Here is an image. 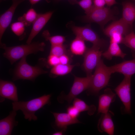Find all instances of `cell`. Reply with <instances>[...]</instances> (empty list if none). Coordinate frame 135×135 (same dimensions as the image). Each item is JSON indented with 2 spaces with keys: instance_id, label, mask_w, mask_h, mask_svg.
<instances>
[{
  "instance_id": "cell-4",
  "label": "cell",
  "mask_w": 135,
  "mask_h": 135,
  "mask_svg": "<svg viewBox=\"0 0 135 135\" xmlns=\"http://www.w3.org/2000/svg\"><path fill=\"white\" fill-rule=\"evenodd\" d=\"M116 11L110 7L96 8L94 6L82 19L85 22L90 23L94 22L99 24L102 29L104 26L111 20L116 19Z\"/></svg>"
},
{
  "instance_id": "cell-9",
  "label": "cell",
  "mask_w": 135,
  "mask_h": 135,
  "mask_svg": "<svg viewBox=\"0 0 135 135\" xmlns=\"http://www.w3.org/2000/svg\"><path fill=\"white\" fill-rule=\"evenodd\" d=\"M92 74L87 76L83 78L79 77L74 75V80L69 93L67 95L62 96V99L67 101L70 104L79 94L84 90H88L90 84Z\"/></svg>"
},
{
  "instance_id": "cell-16",
  "label": "cell",
  "mask_w": 135,
  "mask_h": 135,
  "mask_svg": "<svg viewBox=\"0 0 135 135\" xmlns=\"http://www.w3.org/2000/svg\"><path fill=\"white\" fill-rule=\"evenodd\" d=\"M116 97V94L110 89H105L104 93L99 97L98 114L107 112L110 104L114 102Z\"/></svg>"
},
{
  "instance_id": "cell-22",
  "label": "cell",
  "mask_w": 135,
  "mask_h": 135,
  "mask_svg": "<svg viewBox=\"0 0 135 135\" xmlns=\"http://www.w3.org/2000/svg\"><path fill=\"white\" fill-rule=\"evenodd\" d=\"M78 65V64L71 65L70 64H60L52 67L50 70V73L55 77L65 75L70 72L73 68Z\"/></svg>"
},
{
  "instance_id": "cell-7",
  "label": "cell",
  "mask_w": 135,
  "mask_h": 135,
  "mask_svg": "<svg viewBox=\"0 0 135 135\" xmlns=\"http://www.w3.org/2000/svg\"><path fill=\"white\" fill-rule=\"evenodd\" d=\"M131 77L124 76L121 83L114 90L124 106L121 110L124 114H131V110L130 84Z\"/></svg>"
},
{
  "instance_id": "cell-17",
  "label": "cell",
  "mask_w": 135,
  "mask_h": 135,
  "mask_svg": "<svg viewBox=\"0 0 135 135\" xmlns=\"http://www.w3.org/2000/svg\"><path fill=\"white\" fill-rule=\"evenodd\" d=\"M16 111L13 110L6 117L0 120V135H10L14 128L18 124L16 121Z\"/></svg>"
},
{
  "instance_id": "cell-3",
  "label": "cell",
  "mask_w": 135,
  "mask_h": 135,
  "mask_svg": "<svg viewBox=\"0 0 135 135\" xmlns=\"http://www.w3.org/2000/svg\"><path fill=\"white\" fill-rule=\"evenodd\" d=\"M112 74L109 67L101 59L92 74L90 86L88 90V94L98 95L100 91L108 84Z\"/></svg>"
},
{
  "instance_id": "cell-18",
  "label": "cell",
  "mask_w": 135,
  "mask_h": 135,
  "mask_svg": "<svg viewBox=\"0 0 135 135\" xmlns=\"http://www.w3.org/2000/svg\"><path fill=\"white\" fill-rule=\"evenodd\" d=\"M52 113L55 118V126L58 128L67 129L68 125L81 122L77 118L72 117L67 113Z\"/></svg>"
},
{
  "instance_id": "cell-24",
  "label": "cell",
  "mask_w": 135,
  "mask_h": 135,
  "mask_svg": "<svg viewBox=\"0 0 135 135\" xmlns=\"http://www.w3.org/2000/svg\"><path fill=\"white\" fill-rule=\"evenodd\" d=\"M38 14L34 8H30L22 16L19 17L18 20L22 22L25 26H28L33 24Z\"/></svg>"
},
{
  "instance_id": "cell-37",
  "label": "cell",
  "mask_w": 135,
  "mask_h": 135,
  "mask_svg": "<svg viewBox=\"0 0 135 135\" xmlns=\"http://www.w3.org/2000/svg\"></svg>"
},
{
  "instance_id": "cell-35",
  "label": "cell",
  "mask_w": 135,
  "mask_h": 135,
  "mask_svg": "<svg viewBox=\"0 0 135 135\" xmlns=\"http://www.w3.org/2000/svg\"><path fill=\"white\" fill-rule=\"evenodd\" d=\"M66 129H62V130L60 131L56 132L53 134H52L53 135H62L63 134L64 132L66 130Z\"/></svg>"
},
{
  "instance_id": "cell-19",
  "label": "cell",
  "mask_w": 135,
  "mask_h": 135,
  "mask_svg": "<svg viewBox=\"0 0 135 135\" xmlns=\"http://www.w3.org/2000/svg\"><path fill=\"white\" fill-rule=\"evenodd\" d=\"M122 18L126 22L132 26L135 20V5L129 2L122 4Z\"/></svg>"
},
{
  "instance_id": "cell-28",
  "label": "cell",
  "mask_w": 135,
  "mask_h": 135,
  "mask_svg": "<svg viewBox=\"0 0 135 135\" xmlns=\"http://www.w3.org/2000/svg\"><path fill=\"white\" fill-rule=\"evenodd\" d=\"M70 2L72 4H77L79 5L84 11L86 14L92 8V0H81L78 1L76 0H69Z\"/></svg>"
},
{
  "instance_id": "cell-1",
  "label": "cell",
  "mask_w": 135,
  "mask_h": 135,
  "mask_svg": "<svg viewBox=\"0 0 135 135\" xmlns=\"http://www.w3.org/2000/svg\"><path fill=\"white\" fill-rule=\"evenodd\" d=\"M45 46L44 42H39L11 47L7 46L2 43L0 44V47L4 50V56L9 61L11 64L29 54L43 51Z\"/></svg>"
},
{
  "instance_id": "cell-15",
  "label": "cell",
  "mask_w": 135,
  "mask_h": 135,
  "mask_svg": "<svg viewBox=\"0 0 135 135\" xmlns=\"http://www.w3.org/2000/svg\"><path fill=\"white\" fill-rule=\"evenodd\" d=\"M114 116V113L110 110L106 113L102 114L98 125L100 132H105L109 135L114 134V126L112 118Z\"/></svg>"
},
{
  "instance_id": "cell-12",
  "label": "cell",
  "mask_w": 135,
  "mask_h": 135,
  "mask_svg": "<svg viewBox=\"0 0 135 135\" xmlns=\"http://www.w3.org/2000/svg\"><path fill=\"white\" fill-rule=\"evenodd\" d=\"M54 12L48 11L43 14H39L36 19L32 24L30 33L27 40V44L32 42L34 38L45 26L51 17Z\"/></svg>"
},
{
  "instance_id": "cell-8",
  "label": "cell",
  "mask_w": 135,
  "mask_h": 135,
  "mask_svg": "<svg viewBox=\"0 0 135 135\" xmlns=\"http://www.w3.org/2000/svg\"><path fill=\"white\" fill-rule=\"evenodd\" d=\"M99 47L93 45L90 48H88L84 54V61L82 68L87 76L92 75L93 70L95 68L101 60L102 51Z\"/></svg>"
},
{
  "instance_id": "cell-30",
  "label": "cell",
  "mask_w": 135,
  "mask_h": 135,
  "mask_svg": "<svg viewBox=\"0 0 135 135\" xmlns=\"http://www.w3.org/2000/svg\"><path fill=\"white\" fill-rule=\"evenodd\" d=\"M47 63L50 66L53 67L60 64L59 58L57 56L50 54L47 60Z\"/></svg>"
},
{
  "instance_id": "cell-29",
  "label": "cell",
  "mask_w": 135,
  "mask_h": 135,
  "mask_svg": "<svg viewBox=\"0 0 135 135\" xmlns=\"http://www.w3.org/2000/svg\"><path fill=\"white\" fill-rule=\"evenodd\" d=\"M25 27L22 22L18 21L12 24L10 28L12 31L16 36H21L24 32Z\"/></svg>"
},
{
  "instance_id": "cell-20",
  "label": "cell",
  "mask_w": 135,
  "mask_h": 135,
  "mask_svg": "<svg viewBox=\"0 0 135 135\" xmlns=\"http://www.w3.org/2000/svg\"><path fill=\"white\" fill-rule=\"evenodd\" d=\"M126 54L123 52L118 44L110 41V44L108 50L102 53V56L106 59L111 60L114 56L124 58Z\"/></svg>"
},
{
  "instance_id": "cell-23",
  "label": "cell",
  "mask_w": 135,
  "mask_h": 135,
  "mask_svg": "<svg viewBox=\"0 0 135 135\" xmlns=\"http://www.w3.org/2000/svg\"><path fill=\"white\" fill-rule=\"evenodd\" d=\"M73 105L75 106L80 112L87 111L90 116L93 115L96 110V107L94 105H88L84 101L77 98L74 99Z\"/></svg>"
},
{
  "instance_id": "cell-27",
  "label": "cell",
  "mask_w": 135,
  "mask_h": 135,
  "mask_svg": "<svg viewBox=\"0 0 135 135\" xmlns=\"http://www.w3.org/2000/svg\"><path fill=\"white\" fill-rule=\"evenodd\" d=\"M122 44L135 52V33L133 30L124 37Z\"/></svg>"
},
{
  "instance_id": "cell-33",
  "label": "cell",
  "mask_w": 135,
  "mask_h": 135,
  "mask_svg": "<svg viewBox=\"0 0 135 135\" xmlns=\"http://www.w3.org/2000/svg\"><path fill=\"white\" fill-rule=\"evenodd\" d=\"M93 1L94 6L96 8L104 7L106 4L104 0H93Z\"/></svg>"
},
{
  "instance_id": "cell-5",
  "label": "cell",
  "mask_w": 135,
  "mask_h": 135,
  "mask_svg": "<svg viewBox=\"0 0 135 135\" xmlns=\"http://www.w3.org/2000/svg\"><path fill=\"white\" fill-rule=\"evenodd\" d=\"M26 58H22L17 64L14 73V80L23 79L33 81L39 76L48 72L40 66H33L28 64L26 62Z\"/></svg>"
},
{
  "instance_id": "cell-32",
  "label": "cell",
  "mask_w": 135,
  "mask_h": 135,
  "mask_svg": "<svg viewBox=\"0 0 135 135\" xmlns=\"http://www.w3.org/2000/svg\"><path fill=\"white\" fill-rule=\"evenodd\" d=\"M60 64H69L70 58L67 54L63 55L59 57Z\"/></svg>"
},
{
  "instance_id": "cell-26",
  "label": "cell",
  "mask_w": 135,
  "mask_h": 135,
  "mask_svg": "<svg viewBox=\"0 0 135 135\" xmlns=\"http://www.w3.org/2000/svg\"><path fill=\"white\" fill-rule=\"evenodd\" d=\"M67 46L63 44L57 45H51L50 54L54 55L59 57L67 54Z\"/></svg>"
},
{
  "instance_id": "cell-11",
  "label": "cell",
  "mask_w": 135,
  "mask_h": 135,
  "mask_svg": "<svg viewBox=\"0 0 135 135\" xmlns=\"http://www.w3.org/2000/svg\"><path fill=\"white\" fill-rule=\"evenodd\" d=\"M25 0H12L10 7L0 16V44L2 36L10 24L15 11L18 6Z\"/></svg>"
},
{
  "instance_id": "cell-21",
  "label": "cell",
  "mask_w": 135,
  "mask_h": 135,
  "mask_svg": "<svg viewBox=\"0 0 135 135\" xmlns=\"http://www.w3.org/2000/svg\"><path fill=\"white\" fill-rule=\"evenodd\" d=\"M84 41L81 38L76 36L70 45L71 53L76 55H81L84 54L87 48Z\"/></svg>"
},
{
  "instance_id": "cell-34",
  "label": "cell",
  "mask_w": 135,
  "mask_h": 135,
  "mask_svg": "<svg viewBox=\"0 0 135 135\" xmlns=\"http://www.w3.org/2000/svg\"><path fill=\"white\" fill-rule=\"evenodd\" d=\"M106 4L109 7H110L117 3L116 0H104Z\"/></svg>"
},
{
  "instance_id": "cell-13",
  "label": "cell",
  "mask_w": 135,
  "mask_h": 135,
  "mask_svg": "<svg viewBox=\"0 0 135 135\" xmlns=\"http://www.w3.org/2000/svg\"><path fill=\"white\" fill-rule=\"evenodd\" d=\"M109 68L112 74L118 72L124 76L131 77L135 74V58L123 61Z\"/></svg>"
},
{
  "instance_id": "cell-10",
  "label": "cell",
  "mask_w": 135,
  "mask_h": 135,
  "mask_svg": "<svg viewBox=\"0 0 135 135\" xmlns=\"http://www.w3.org/2000/svg\"><path fill=\"white\" fill-rule=\"evenodd\" d=\"M103 30L104 34L110 38L114 34L124 36L133 30L132 26L127 23L122 18L113 22Z\"/></svg>"
},
{
  "instance_id": "cell-6",
  "label": "cell",
  "mask_w": 135,
  "mask_h": 135,
  "mask_svg": "<svg viewBox=\"0 0 135 135\" xmlns=\"http://www.w3.org/2000/svg\"><path fill=\"white\" fill-rule=\"evenodd\" d=\"M72 30L76 36L79 37L84 41L92 43L93 45L103 48L106 45V41L100 38L97 34L91 28L90 25L84 26L74 25L71 26Z\"/></svg>"
},
{
  "instance_id": "cell-14",
  "label": "cell",
  "mask_w": 135,
  "mask_h": 135,
  "mask_svg": "<svg viewBox=\"0 0 135 135\" xmlns=\"http://www.w3.org/2000/svg\"><path fill=\"white\" fill-rule=\"evenodd\" d=\"M0 95L3 98L14 102L18 101L17 88L13 82L10 81L0 80Z\"/></svg>"
},
{
  "instance_id": "cell-31",
  "label": "cell",
  "mask_w": 135,
  "mask_h": 135,
  "mask_svg": "<svg viewBox=\"0 0 135 135\" xmlns=\"http://www.w3.org/2000/svg\"><path fill=\"white\" fill-rule=\"evenodd\" d=\"M67 113L72 117L77 118L79 116L80 112L74 106H69L67 108Z\"/></svg>"
},
{
  "instance_id": "cell-25",
  "label": "cell",
  "mask_w": 135,
  "mask_h": 135,
  "mask_svg": "<svg viewBox=\"0 0 135 135\" xmlns=\"http://www.w3.org/2000/svg\"><path fill=\"white\" fill-rule=\"evenodd\" d=\"M42 36L46 41H48L51 45L63 44L66 40L65 37L61 35L51 36L49 31L46 30L43 32Z\"/></svg>"
},
{
  "instance_id": "cell-38",
  "label": "cell",
  "mask_w": 135,
  "mask_h": 135,
  "mask_svg": "<svg viewBox=\"0 0 135 135\" xmlns=\"http://www.w3.org/2000/svg\"><path fill=\"white\" fill-rule=\"evenodd\" d=\"M134 0L135 1V0Z\"/></svg>"
},
{
  "instance_id": "cell-36",
  "label": "cell",
  "mask_w": 135,
  "mask_h": 135,
  "mask_svg": "<svg viewBox=\"0 0 135 135\" xmlns=\"http://www.w3.org/2000/svg\"><path fill=\"white\" fill-rule=\"evenodd\" d=\"M40 0H29L30 4L32 5H34L39 2Z\"/></svg>"
},
{
  "instance_id": "cell-2",
  "label": "cell",
  "mask_w": 135,
  "mask_h": 135,
  "mask_svg": "<svg viewBox=\"0 0 135 135\" xmlns=\"http://www.w3.org/2000/svg\"><path fill=\"white\" fill-rule=\"evenodd\" d=\"M51 94H44L27 101L14 102L12 103V109L14 110H21L26 119L29 121L36 120L37 117L35 115L36 112L47 104L50 103Z\"/></svg>"
}]
</instances>
